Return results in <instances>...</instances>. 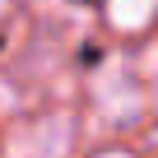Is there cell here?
<instances>
[{"mask_svg":"<svg viewBox=\"0 0 158 158\" xmlns=\"http://www.w3.org/2000/svg\"><path fill=\"white\" fill-rule=\"evenodd\" d=\"M153 14H158V0H107V19H112L121 33L144 28Z\"/></svg>","mask_w":158,"mask_h":158,"instance_id":"1","label":"cell"},{"mask_svg":"<svg viewBox=\"0 0 158 158\" xmlns=\"http://www.w3.org/2000/svg\"><path fill=\"white\" fill-rule=\"evenodd\" d=\"M10 5H14V0H0V14H5V10H10Z\"/></svg>","mask_w":158,"mask_h":158,"instance_id":"2","label":"cell"},{"mask_svg":"<svg viewBox=\"0 0 158 158\" xmlns=\"http://www.w3.org/2000/svg\"><path fill=\"white\" fill-rule=\"evenodd\" d=\"M102 158H126V153H102Z\"/></svg>","mask_w":158,"mask_h":158,"instance_id":"3","label":"cell"}]
</instances>
